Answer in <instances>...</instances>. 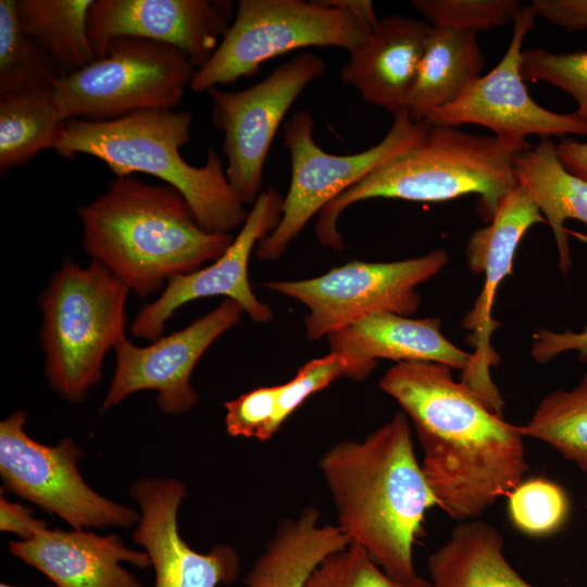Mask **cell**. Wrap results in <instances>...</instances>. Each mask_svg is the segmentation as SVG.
I'll list each match as a JSON object with an SVG mask.
<instances>
[{"mask_svg": "<svg viewBox=\"0 0 587 587\" xmlns=\"http://www.w3.org/2000/svg\"><path fill=\"white\" fill-rule=\"evenodd\" d=\"M411 421L423 450L421 466L437 505L450 517H478L508 496L528 470L520 425L507 422L451 367L399 362L379 380Z\"/></svg>", "mask_w": 587, "mask_h": 587, "instance_id": "1", "label": "cell"}, {"mask_svg": "<svg viewBox=\"0 0 587 587\" xmlns=\"http://www.w3.org/2000/svg\"><path fill=\"white\" fill-rule=\"evenodd\" d=\"M333 498L337 526L392 579L419 575L413 545L437 500L417 461L404 412L363 440H344L319 462Z\"/></svg>", "mask_w": 587, "mask_h": 587, "instance_id": "2", "label": "cell"}, {"mask_svg": "<svg viewBox=\"0 0 587 587\" xmlns=\"http://www.w3.org/2000/svg\"><path fill=\"white\" fill-rule=\"evenodd\" d=\"M77 215L84 250L139 297L215 261L234 239L203 229L172 186L133 176H115Z\"/></svg>", "mask_w": 587, "mask_h": 587, "instance_id": "3", "label": "cell"}, {"mask_svg": "<svg viewBox=\"0 0 587 587\" xmlns=\"http://www.w3.org/2000/svg\"><path fill=\"white\" fill-rule=\"evenodd\" d=\"M191 124L190 112L167 109L140 110L110 121L71 118L53 150L67 159L91 155L116 177L152 175L184 197L203 229L229 234L242 226L248 212L213 148L202 166H192L182 157Z\"/></svg>", "mask_w": 587, "mask_h": 587, "instance_id": "4", "label": "cell"}, {"mask_svg": "<svg viewBox=\"0 0 587 587\" xmlns=\"http://www.w3.org/2000/svg\"><path fill=\"white\" fill-rule=\"evenodd\" d=\"M530 148L527 140L429 126L419 145L325 205L317 215L316 239L324 247L341 251L345 248L338 229L341 213L357 202L374 198L440 202L475 193L491 221L502 199L519 186L516 157Z\"/></svg>", "mask_w": 587, "mask_h": 587, "instance_id": "5", "label": "cell"}, {"mask_svg": "<svg viewBox=\"0 0 587 587\" xmlns=\"http://www.w3.org/2000/svg\"><path fill=\"white\" fill-rule=\"evenodd\" d=\"M128 292L101 263L80 266L66 258L40 294L45 373L66 401L86 398L102 377L107 352L126 338Z\"/></svg>", "mask_w": 587, "mask_h": 587, "instance_id": "6", "label": "cell"}, {"mask_svg": "<svg viewBox=\"0 0 587 587\" xmlns=\"http://www.w3.org/2000/svg\"><path fill=\"white\" fill-rule=\"evenodd\" d=\"M367 0H240L209 61L190 83L195 92L251 77L271 59L309 47L350 51L377 23Z\"/></svg>", "mask_w": 587, "mask_h": 587, "instance_id": "7", "label": "cell"}, {"mask_svg": "<svg viewBox=\"0 0 587 587\" xmlns=\"http://www.w3.org/2000/svg\"><path fill=\"white\" fill-rule=\"evenodd\" d=\"M196 71L172 46L117 37L102 58L60 77L52 90L66 120L110 121L140 110H174Z\"/></svg>", "mask_w": 587, "mask_h": 587, "instance_id": "8", "label": "cell"}, {"mask_svg": "<svg viewBox=\"0 0 587 587\" xmlns=\"http://www.w3.org/2000/svg\"><path fill=\"white\" fill-rule=\"evenodd\" d=\"M313 129L314 118L307 110L296 111L285 122L283 141L290 157V185L279 224L254 250L262 261L280 258L316 213L365 176L419 145L429 125L412 120L408 112L397 114L378 143L345 155L324 151L315 142Z\"/></svg>", "mask_w": 587, "mask_h": 587, "instance_id": "9", "label": "cell"}, {"mask_svg": "<svg viewBox=\"0 0 587 587\" xmlns=\"http://www.w3.org/2000/svg\"><path fill=\"white\" fill-rule=\"evenodd\" d=\"M448 260L447 251L436 249L394 262L351 261L317 277L275 280L262 286L309 309L305 330L315 340L370 315L414 314L421 304L416 287L439 273Z\"/></svg>", "mask_w": 587, "mask_h": 587, "instance_id": "10", "label": "cell"}, {"mask_svg": "<svg viewBox=\"0 0 587 587\" xmlns=\"http://www.w3.org/2000/svg\"><path fill=\"white\" fill-rule=\"evenodd\" d=\"M27 414L17 410L0 423V474L4 488L58 515L73 529L129 528L140 514L90 488L78 471L83 449L71 438L55 446L25 432Z\"/></svg>", "mask_w": 587, "mask_h": 587, "instance_id": "11", "label": "cell"}, {"mask_svg": "<svg viewBox=\"0 0 587 587\" xmlns=\"http://www.w3.org/2000/svg\"><path fill=\"white\" fill-rule=\"evenodd\" d=\"M326 68L317 54L302 52L247 89L213 87L207 91L212 102V122L224 134L226 178L243 204L252 205L261 193L265 160L286 113Z\"/></svg>", "mask_w": 587, "mask_h": 587, "instance_id": "12", "label": "cell"}, {"mask_svg": "<svg viewBox=\"0 0 587 587\" xmlns=\"http://www.w3.org/2000/svg\"><path fill=\"white\" fill-rule=\"evenodd\" d=\"M536 16L532 4L522 5L500 62L473 80L453 102L430 111L422 121L429 126L477 124L491 129L496 137L511 140H526L530 135H587V126L574 113L560 114L539 105L524 84L522 46Z\"/></svg>", "mask_w": 587, "mask_h": 587, "instance_id": "13", "label": "cell"}, {"mask_svg": "<svg viewBox=\"0 0 587 587\" xmlns=\"http://www.w3.org/2000/svg\"><path fill=\"white\" fill-rule=\"evenodd\" d=\"M547 222L528 192L521 186L500 202L490 223L476 229L465 247L467 268L483 274L480 294L461 321L473 346L472 360L462 372L461 382L474 390L497 414L502 415L503 399L491 379L490 369L500 362L490 337L499 323L491 311L500 284L513 272L516 249L525 233L537 223Z\"/></svg>", "mask_w": 587, "mask_h": 587, "instance_id": "14", "label": "cell"}, {"mask_svg": "<svg viewBox=\"0 0 587 587\" xmlns=\"http://www.w3.org/2000/svg\"><path fill=\"white\" fill-rule=\"evenodd\" d=\"M243 310L225 298L214 310L188 326L137 347L124 338L115 348V372L100 411L103 413L129 395L157 391V404L167 415L188 412L199 401L190 375L209 347L240 320Z\"/></svg>", "mask_w": 587, "mask_h": 587, "instance_id": "15", "label": "cell"}, {"mask_svg": "<svg viewBox=\"0 0 587 587\" xmlns=\"http://www.w3.org/2000/svg\"><path fill=\"white\" fill-rule=\"evenodd\" d=\"M284 197L273 186L261 191L248 216L223 254L209 266L171 278L160 297L147 303L130 323L133 336L154 341L163 336L174 312L193 300L224 296L237 302L257 323L273 319L271 309L253 294L249 282L250 255L280 222Z\"/></svg>", "mask_w": 587, "mask_h": 587, "instance_id": "16", "label": "cell"}, {"mask_svg": "<svg viewBox=\"0 0 587 587\" xmlns=\"http://www.w3.org/2000/svg\"><path fill=\"white\" fill-rule=\"evenodd\" d=\"M235 16L227 0H93L88 36L97 59L117 37L172 46L198 70L217 49Z\"/></svg>", "mask_w": 587, "mask_h": 587, "instance_id": "17", "label": "cell"}, {"mask_svg": "<svg viewBox=\"0 0 587 587\" xmlns=\"http://www.w3.org/2000/svg\"><path fill=\"white\" fill-rule=\"evenodd\" d=\"M185 495L184 484L175 478L145 477L132 486V497L140 508L133 540L150 558L153 587L232 584L240 571V557L232 546L217 545L200 553L180 536L177 513Z\"/></svg>", "mask_w": 587, "mask_h": 587, "instance_id": "18", "label": "cell"}, {"mask_svg": "<svg viewBox=\"0 0 587 587\" xmlns=\"http://www.w3.org/2000/svg\"><path fill=\"white\" fill-rule=\"evenodd\" d=\"M10 552L45 574L57 587H143L123 565H151L146 551L125 546L117 535L87 529H49L9 542Z\"/></svg>", "mask_w": 587, "mask_h": 587, "instance_id": "19", "label": "cell"}, {"mask_svg": "<svg viewBox=\"0 0 587 587\" xmlns=\"http://www.w3.org/2000/svg\"><path fill=\"white\" fill-rule=\"evenodd\" d=\"M429 29L427 22L400 15L378 20L367 37L348 51L340 71L342 83L394 116L408 112Z\"/></svg>", "mask_w": 587, "mask_h": 587, "instance_id": "20", "label": "cell"}, {"mask_svg": "<svg viewBox=\"0 0 587 587\" xmlns=\"http://www.w3.org/2000/svg\"><path fill=\"white\" fill-rule=\"evenodd\" d=\"M330 352L348 365L346 376L365 379L378 359L399 362L429 361L465 371L472 360L467 352L441 332L438 317L411 319L396 313L364 317L327 336Z\"/></svg>", "mask_w": 587, "mask_h": 587, "instance_id": "21", "label": "cell"}, {"mask_svg": "<svg viewBox=\"0 0 587 587\" xmlns=\"http://www.w3.org/2000/svg\"><path fill=\"white\" fill-rule=\"evenodd\" d=\"M320 511L284 520L243 578V587H307L319 565L350 545L337 525H320Z\"/></svg>", "mask_w": 587, "mask_h": 587, "instance_id": "22", "label": "cell"}, {"mask_svg": "<svg viewBox=\"0 0 587 587\" xmlns=\"http://www.w3.org/2000/svg\"><path fill=\"white\" fill-rule=\"evenodd\" d=\"M432 587H534L508 562L503 538L480 520L458 524L428 558Z\"/></svg>", "mask_w": 587, "mask_h": 587, "instance_id": "23", "label": "cell"}, {"mask_svg": "<svg viewBox=\"0 0 587 587\" xmlns=\"http://www.w3.org/2000/svg\"><path fill=\"white\" fill-rule=\"evenodd\" d=\"M485 64L477 32L432 26L410 96L408 113L422 121L430 111L453 102Z\"/></svg>", "mask_w": 587, "mask_h": 587, "instance_id": "24", "label": "cell"}, {"mask_svg": "<svg viewBox=\"0 0 587 587\" xmlns=\"http://www.w3.org/2000/svg\"><path fill=\"white\" fill-rule=\"evenodd\" d=\"M514 170L519 186L528 192L552 228L559 268L565 274L571 258L563 223L574 218L587 225V180L563 167L549 138H541L537 146L521 152Z\"/></svg>", "mask_w": 587, "mask_h": 587, "instance_id": "25", "label": "cell"}, {"mask_svg": "<svg viewBox=\"0 0 587 587\" xmlns=\"http://www.w3.org/2000/svg\"><path fill=\"white\" fill-rule=\"evenodd\" d=\"M66 121L52 88L0 96V174L53 149Z\"/></svg>", "mask_w": 587, "mask_h": 587, "instance_id": "26", "label": "cell"}, {"mask_svg": "<svg viewBox=\"0 0 587 587\" xmlns=\"http://www.w3.org/2000/svg\"><path fill=\"white\" fill-rule=\"evenodd\" d=\"M93 0H18L24 30L52 58L62 76L97 60L88 36Z\"/></svg>", "mask_w": 587, "mask_h": 587, "instance_id": "27", "label": "cell"}, {"mask_svg": "<svg viewBox=\"0 0 587 587\" xmlns=\"http://www.w3.org/2000/svg\"><path fill=\"white\" fill-rule=\"evenodd\" d=\"M520 429L524 437L541 440L587 473V373L574 388L545 396Z\"/></svg>", "mask_w": 587, "mask_h": 587, "instance_id": "28", "label": "cell"}, {"mask_svg": "<svg viewBox=\"0 0 587 587\" xmlns=\"http://www.w3.org/2000/svg\"><path fill=\"white\" fill-rule=\"evenodd\" d=\"M57 63L23 28L16 0H0V96L52 88Z\"/></svg>", "mask_w": 587, "mask_h": 587, "instance_id": "29", "label": "cell"}, {"mask_svg": "<svg viewBox=\"0 0 587 587\" xmlns=\"http://www.w3.org/2000/svg\"><path fill=\"white\" fill-rule=\"evenodd\" d=\"M507 497L511 522L529 536H548L558 532L570 515L566 491L547 478L522 480Z\"/></svg>", "mask_w": 587, "mask_h": 587, "instance_id": "30", "label": "cell"}, {"mask_svg": "<svg viewBox=\"0 0 587 587\" xmlns=\"http://www.w3.org/2000/svg\"><path fill=\"white\" fill-rule=\"evenodd\" d=\"M412 7L432 26L462 30H489L513 22L519 0H413Z\"/></svg>", "mask_w": 587, "mask_h": 587, "instance_id": "31", "label": "cell"}, {"mask_svg": "<svg viewBox=\"0 0 587 587\" xmlns=\"http://www.w3.org/2000/svg\"><path fill=\"white\" fill-rule=\"evenodd\" d=\"M524 80H541L571 95L575 116L587 126V50L553 53L546 49H525L522 53Z\"/></svg>", "mask_w": 587, "mask_h": 587, "instance_id": "32", "label": "cell"}, {"mask_svg": "<svg viewBox=\"0 0 587 587\" xmlns=\"http://www.w3.org/2000/svg\"><path fill=\"white\" fill-rule=\"evenodd\" d=\"M307 587H432V585L421 576L410 582L392 579L363 548L350 544L329 554L313 572Z\"/></svg>", "mask_w": 587, "mask_h": 587, "instance_id": "33", "label": "cell"}, {"mask_svg": "<svg viewBox=\"0 0 587 587\" xmlns=\"http://www.w3.org/2000/svg\"><path fill=\"white\" fill-rule=\"evenodd\" d=\"M278 385L260 387L226 401L225 428L232 437H273L279 429L276 423Z\"/></svg>", "mask_w": 587, "mask_h": 587, "instance_id": "34", "label": "cell"}, {"mask_svg": "<svg viewBox=\"0 0 587 587\" xmlns=\"http://www.w3.org/2000/svg\"><path fill=\"white\" fill-rule=\"evenodd\" d=\"M346 360L330 352L303 364L288 383L278 385L276 423L284 422L312 395L347 374Z\"/></svg>", "mask_w": 587, "mask_h": 587, "instance_id": "35", "label": "cell"}, {"mask_svg": "<svg viewBox=\"0 0 587 587\" xmlns=\"http://www.w3.org/2000/svg\"><path fill=\"white\" fill-rule=\"evenodd\" d=\"M571 350L577 351L582 362L587 361V326L579 333H555L540 328L533 335L530 355L537 363H547L558 354Z\"/></svg>", "mask_w": 587, "mask_h": 587, "instance_id": "36", "label": "cell"}, {"mask_svg": "<svg viewBox=\"0 0 587 587\" xmlns=\"http://www.w3.org/2000/svg\"><path fill=\"white\" fill-rule=\"evenodd\" d=\"M537 16L571 32L587 30V0H534Z\"/></svg>", "mask_w": 587, "mask_h": 587, "instance_id": "37", "label": "cell"}, {"mask_svg": "<svg viewBox=\"0 0 587 587\" xmlns=\"http://www.w3.org/2000/svg\"><path fill=\"white\" fill-rule=\"evenodd\" d=\"M48 528L47 522L33 516L29 508L0 497V529L15 534L22 540L33 538L37 533Z\"/></svg>", "mask_w": 587, "mask_h": 587, "instance_id": "38", "label": "cell"}, {"mask_svg": "<svg viewBox=\"0 0 587 587\" xmlns=\"http://www.w3.org/2000/svg\"><path fill=\"white\" fill-rule=\"evenodd\" d=\"M558 158L571 174L587 180V142L565 138L555 145Z\"/></svg>", "mask_w": 587, "mask_h": 587, "instance_id": "39", "label": "cell"}, {"mask_svg": "<svg viewBox=\"0 0 587 587\" xmlns=\"http://www.w3.org/2000/svg\"><path fill=\"white\" fill-rule=\"evenodd\" d=\"M0 587H20V586H14V585H10V584H7V583H1ZM46 587H57V586H46Z\"/></svg>", "mask_w": 587, "mask_h": 587, "instance_id": "40", "label": "cell"}, {"mask_svg": "<svg viewBox=\"0 0 587 587\" xmlns=\"http://www.w3.org/2000/svg\"><path fill=\"white\" fill-rule=\"evenodd\" d=\"M585 508H586V510H587V497H586V501H585Z\"/></svg>", "mask_w": 587, "mask_h": 587, "instance_id": "41", "label": "cell"}]
</instances>
